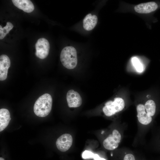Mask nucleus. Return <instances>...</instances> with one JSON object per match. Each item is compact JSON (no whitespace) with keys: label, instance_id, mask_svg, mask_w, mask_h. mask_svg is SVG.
<instances>
[{"label":"nucleus","instance_id":"obj_2","mask_svg":"<svg viewBox=\"0 0 160 160\" xmlns=\"http://www.w3.org/2000/svg\"><path fill=\"white\" fill-rule=\"evenodd\" d=\"M60 60L65 68L69 69L75 68L77 63V52L75 48L72 46L64 48L60 53Z\"/></svg>","mask_w":160,"mask_h":160},{"label":"nucleus","instance_id":"obj_17","mask_svg":"<svg viewBox=\"0 0 160 160\" xmlns=\"http://www.w3.org/2000/svg\"><path fill=\"white\" fill-rule=\"evenodd\" d=\"M94 155L91 152L85 150L82 153V157L84 159L93 158Z\"/></svg>","mask_w":160,"mask_h":160},{"label":"nucleus","instance_id":"obj_13","mask_svg":"<svg viewBox=\"0 0 160 160\" xmlns=\"http://www.w3.org/2000/svg\"><path fill=\"white\" fill-rule=\"evenodd\" d=\"M11 119L8 110L1 108L0 110V131L4 130L8 126Z\"/></svg>","mask_w":160,"mask_h":160},{"label":"nucleus","instance_id":"obj_6","mask_svg":"<svg viewBox=\"0 0 160 160\" xmlns=\"http://www.w3.org/2000/svg\"><path fill=\"white\" fill-rule=\"evenodd\" d=\"M72 143L73 138L71 135L68 134H65L61 135L57 139L56 145L59 151L64 152L70 148Z\"/></svg>","mask_w":160,"mask_h":160},{"label":"nucleus","instance_id":"obj_20","mask_svg":"<svg viewBox=\"0 0 160 160\" xmlns=\"http://www.w3.org/2000/svg\"><path fill=\"white\" fill-rule=\"evenodd\" d=\"M0 160H4V159L2 157L0 158Z\"/></svg>","mask_w":160,"mask_h":160},{"label":"nucleus","instance_id":"obj_19","mask_svg":"<svg viewBox=\"0 0 160 160\" xmlns=\"http://www.w3.org/2000/svg\"><path fill=\"white\" fill-rule=\"evenodd\" d=\"M93 158L94 160H106L100 157L97 154H94Z\"/></svg>","mask_w":160,"mask_h":160},{"label":"nucleus","instance_id":"obj_18","mask_svg":"<svg viewBox=\"0 0 160 160\" xmlns=\"http://www.w3.org/2000/svg\"><path fill=\"white\" fill-rule=\"evenodd\" d=\"M123 160H135V159L133 154L131 153H128L124 156Z\"/></svg>","mask_w":160,"mask_h":160},{"label":"nucleus","instance_id":"obj_5","mask_svg":"<svg viewBox=\"0 0 160 160\" xmlns=\"http://www.w3.org/2000/svg\"><path fill=\"white\" fill-rule=\"evenodd\" d=\"M36 56L40 59H44L48 56L50 46L48 41L45 38H41L37 41L35 45Z\"/></svg>","mask_w":160,"mask_h":160},{"label":"nucleus","instance_id":"obj_12","mask_svg":"<svg viewBox=\"0 0 160 160\" xmlns=\"http://www.w3.org/2000/svg\"><path fill=\"white\" fill-rule=\"evenodd\" d=\"M97 22V16L89 13L86 15L83 20V28L87 31L91 30L96 26Z\"/></svg>","mask_w":160,"mask_h":160},{"label":"nucleus","instance_id":"obj_1","mask_svg":"<svg viewBox=\"0 0 160 160\" xmlns=\"http://www.w3.org/2000/svg\"><path fill=\"white\" fill-rule=\"evenodd\" d=\"M52 100L51 95L48 93L40 96L35 102L33 110L35 114L40 117H44L50 113L52 109Z\"/></svg>","mask_w":160,"mask_h":160},{"label":"nucleus","instance_id":"obj_16","mask_svg":"<svg viewBox=\"0 0 160 160\" xmlns=\"http://www.w3.org/2000/svg\"><path fill=\"white\" fill-rule=\"evenodd\" d=\"M132 61L136 70L138 72H142L143 71V66L139 59L136 57H134L132 59Z\"/></svg>","mask_w":160,"mask_h":160},{"label":"nucleus","instance_id":"obj_9","mask_svg":"<svg viewBox=\"0 0 160 160\" xmlns=\"http://www.w3.org/2000/svg\"><path fill=\"white\" fill-rule=\"evenodd\" d=\"M158 7V5L155 2L151 1L140 4L134 7L135 11L138 13L147 14L154 12Z\"/></svg>","mask_w":160,"mask_h":160},{"label":"nucleus","instance_id":"obj_8","mask_svg":"<svg viewBox=\"0 0 160 160\" xmlns=\"http://www.w3.org/2000/svg\"><path fill=\"white\" fill-rule=\"evenodd\" d=\"M136 109L137 117L140 123L144 125H147L151 122L152 117L146 112L144 105L141 104L138 105Z\"/></svg>","mask_w":160,"mask_h":160},{"label":"nucleus","instance_id":"obj_4","mask_svg":"<svg viewBox=\"0 0 160 160\" xmlns=\"http://www.w3.org/2000/svg\"><path fill=\"white\" fill-rule=\"evenodd\" d=\"M121 135L119 131L114 129L103 142L104 148L107 150H113L116 148L121 140Z\"/></svg>","mask_w":160,"mask_h":160},{"label":"nucleus","instance_id":"obj_10","mask_svg":"<svg viewBox=\"0 0 160 160\" xmlns=\"http://www.w3.org/2000/svg\"><path fill=\"white\" fill-rule=\"evenodd\" d=\"M10 61L8 56L2 55L0 56V80L4 81L7 77L8 70L10 66Z\"/></svg>","mask_w":160,"mask_h":160},{"label":"nucleus","instance_id":"obj_14","mask_svg":"<svg viewBox=\"0 0 160 160\" xmlns=\"http://www.w3.org/2000/svg\"><path fill=\"white\" fill-rule=\"evenodd\" d=\"M144 106L147 113L152 117L155 115L156 111V105L153 100H148L145 103Z\"/></svg>","mask_w":160,"mask_h":160},{"label":"nucleus","instance_id":"obj_11","mask_svg":"<svg viewBox=\"0 0 160 160\" xmlns=\"http://www.w3.org/2000/svg\"><path fill=\"white\" fill-rule=\"evenodd\" d=\"M12 1L15 6L25 12H31L34 9V6L30 0H12Z\"/></svg>","mask_w":160,"mask_h":160},{"label":"nucleus","instance_id":"obj_3","mask_svg":"<svg viewBox=\"0 0 160 160\" xmlns=\"http://www.w3.org/2000/svg\"><path fill=\"white\" fill-rule=\"evenodd\" d=\"M124 106V102L122 99L116 97L113 101L111 100L107 102L105 104L103 110L106 116H110L121 111Z\"/></svg>","mask_w":160,"mask_h":160},{"label":"nucleus","instance_id":"obj_7","mask_svg":"<svg viewBox=\"0 0 160 160\" xmlns=\"http://www.w3.org/2000/svg\"><path fill=\"white\" fill-rule=\"evenodd\" d=\"M66 99L68 106L70 108L78 107L82 104V98L79 94L73 89L68 92Z\"/></svg>","mask_w":160,"mask_h":160},{"label":"nucleus","instance_id":"obj_15","mask_svg":"<svg viewBox=\"0 0 160 160\" xmlns=\"http://www.w3.org/2000/svg\"><path fill=\"white\" fill-rule=\"evenodd\" d=\"M13 27V25L10 22H8L7 23L6 25L2 28L0 25V39H2L8 33L9 31Z\"/></svg>","mask_w":160,"mask_h":160}]
</instances>
